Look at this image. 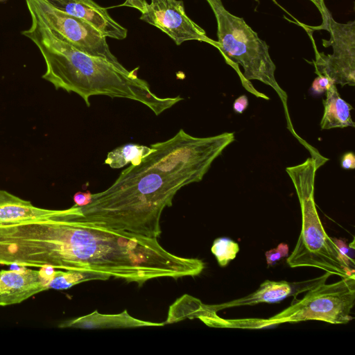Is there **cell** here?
I'll use <instances>...</instances> for the list:
<instances>
[{"mask_svg": "<svg viewBox=\"0 0 355 355\" xmlns=\"http://www.w3.org/2000/svg\"><path fill=\"white\" fill-rule=\"evenodd\" d=\"M234 141V132L196 137L180 129L140 164L130 165L107 189L92 193L85 206L71 207L69 218L158 239L160 218L182 187L202 180L213 162Z\"/></svg>", "mask_w": 355, "mask_h": 355, "instance_id": "6da1fadb", "label": "cell"}, {"mask_svg": "<svg viewBox=\"0 0 355 355\" xmlns=\"http://www.w3.org/2000/svg\"><path fill=\"white\" fill-rule=\"evenodd\" d=\"M31 18L28 29L21 34L38 48L46 64L42 78L55 89L74 92L89 107V97L105 95L143 103L155 115L182 101L180 96L162 98L155 95L148 83L137 76V67L128 70L119 62L86 54L64 40L27 6Z\"/></svg>", "mask_w": 355, "mask_h": 355, "instance_id": "7a4b0ae2", "label": "cell"}, {"mask_svg": "<svg viewBox=\"0 0 355 355\" xmlns=\"http://www.w3.org/2000/svg\"><path fill=\"white\" fill-rule=\"evenodd\" d=\"M327 160L316 151L302 163L286 168L302 213V230L286 261L291 268H317L342 278L354 274V265L341 254L325 232L314 200L315 173Z\"/></svg>", "mask_w": 355, "mask_h": 355, "instance_id": "3957f363", "label": "cell"}, {"mask_svg": "<svg viewBox=\"0 0 355 355\" xmlns=\"http://www.w3.org/2000/svg\"><path fill=\"white\" fill-rule=\"evenodd\" d=\"M217 23V49L227 63L239 75L243 87L258 98L268 100L256 90L250 80H259L271 87L282 101L291 131V123L287 108V94L275 79L276 66L269 54V46L249 26L243 18L235 16L223 6L221 0H206Z\"/></svg>", "mask_w": 355, "mask_h": 355, "instance_id": "277c9868", "label": "cell"}, {"mask_svg": "<svg viewBox=\"0 0 355 355\" xmlns=\"http://www.w3.org/2000/svg\"><path fill=\"white\" fill-rule=\"evenodd\" d=\"M355 300V275L342 277L333 284L322 283L306 291L299 300L268 319L250 318L251 329L275 327L283 323L319 320L347 324Z\"/></svg>", "mask_w": 355, "mask_h": 355, "instance_id": "5b68a950", "label": "cell"}, {"mask_svg": "<svg viewBox=\"0 0 355 355\" xmlns=\"http://www.w3.org/2000/svg\"><path fill=\"white\" fill-rule=\"evenodd\" d=\"M321 14L322 22L313 30H326L330 40H322L323 46H331L332 54L325 55L316 49L313 62L315 73L329 78L342 87L355 85V21L338 23L332 17L323 0H311Z\"/></svg>", "mask_w": 355, "mask_h": 355, "instance_id": "8992f818", "label": "cell"}, {"mask_svg": "<svg viewBox=\"0 0 355 355\" xmlns=\"http://www.w3.org/2000/svg\"><path fill=\"white\" fill-rule=\"evenodd\" d=\"M40 19L64 40L92 56L119 62L110 51L106 37L85 20L60 10L44 0H25Z\"/></svg>", "mask_w": 355, "mask_h": 355, "instance_id": "52a82bcc", "label": "cell"}, {"mask_svg": "<svg viewBox=\"0 0 355 355\" xmlns=\"http://www.w3.org/2000/svg\"><path fill=\"white\" fill-rule=\"evenodd\" d=\"M123 5L137 9L140 19L160 29L177 45L197 40L217 47V41L208 37L205 30L188 17L182 0H126Z\"/></svg>", "mask_w": 355, "mask_h": 355, "instance_id": "ba28073f", "label": "cell"}, {"mask_svg": "<svg viewBox=\"0 0 355 355\" xmlns=\"http://www.w3.org/2000/svg\"><path fill=\"white\" fill-rule=\"evenodd\" d=\"M330 275V273L325 272L319 277L297 282L266 280L254 292L245 297L222 304L207 306L209 310L217 313L218 311L232 307L263 302L275 303L291 296L296 297L300 293L306 292L320 284L325 283Z\"/></svg>", "mask_w": 355, "mask_h": 355, "instance_id": "9c48e42d", "label": "cell"}, {"mask_svg": "<svg viewBox=\"0 0 355 355\" xmlns=\"http://www.w3.org/2000/svg\"><path fill=\"white\" fill-rule=\"evenodd\" d=\"M47 290L48 282L40 270L21 266L0 270V306L20 304Z\"/></svg>", "mask_w": 355, "mask_h": 355, "instance_id": "30bf717a", "label": "cell"}, {"mask_svg": "<svg viewBox=\"0 0 355 355\" xmlns=\"http://www.w3.org/2000/svg\"><path fill=\"white\" fill-rule=\"evenodd\" d=\"M54 8L87 21L105 37L123 40L127 29L116 22L107 9L93 0H44Z\"/></svg>", "mask_w": 355, "mask_h": 355, "instance_id": "8fae6325", "label": "cell"}, {"mask_svg": "<svg viewBox=\"0 0 355 355\" xmlns=\"http://www.w3.org/2000/svg\"><path fill=\"white\" fill-rule=\"evenodd\" d=\"M67 212V209L36 207L28 200L0 189V225L55 218L64 216Z\"/></svg>", "mask_w": 355, "mask_h": 355, "instance_id": "7c38bea8", "label": "cell"}, {"mask_svg": "<svg viewBox=\"0 0 355 355\" xmlns=\"http://www.w3.org/2000/svg\"><path fill=\"white\" fill-rule=\"evenodd\" d=\"M165 322L141 320L131 316L127 311L116 314H101L97 311L73 318L59 324L60 328L106 329L133 328L140 327H162Z\"/></svg>", "mask_w": 355, "mask_h": 355, "instance_id": "4fadbf2b", "label": "cell"}, {"mask_svg": "<svg viewBox=\"0 0 355 355\" xmlns=\"http://www.w3.org/2000/svg\"><path fill=\"white\" fill-rule=\"evenodd\" d=\"M336 85L332 84L325 92L324 113L320 121L322 130L355 126L351 115L353 107L340 96Z\"/></svg>", "mask_w": 355, "mask_h": 355, "instance_id": "5bb4252c", "label": "cell"}, {"mask_svg": "<svg viewBox=\"0 0 355 355\" xmlns=\"http://www.w3.org/2000/svg\"><path fill=\"white\" fill-rule=\"evenodd\" d=\"M155 150L151 145L130 144L121 146L107 153L105 164L112 168H121L129 163L137 166Z\"/></svg>", "mask_w": 355, "mask_h": 355, "instance_id": "9a60e30c", "label": "cell"}, {"mask_svg": "<svg viewBox=\"0 0 355 355\" xmlns=\"http://www.w3.org/2000/svg\"><path fill=\"white\" fill-rule=\"evenodd\" d=\"M215 314L217 313L209 310L207 304H203L198 299L184 295L170 307L165 324L175 322L187 318L200 319Z\"/></svg>", "mask_w": 355, "mask_h": 355, "instance_id": "2e32d148", "label": "cell"}, {"mask_svg": "<svg viewBox=\"0 0 355 355\" xmlns=\"http://www.w3.org/2000/svg\"><path fill=\"white\" fill-rule=\"evenodd\" d=\"M110 277L109 275L95 272L55 270L48 282V288L55 290L68 289L82 282L91 280H107Z\"/></svg>", "mask_w": 355, "mask_h": 355, "instance_id": "e0dca14e", "label": "cell"}, {"mask_svg": "<svg viewBox=\"0 0 355 355\" xmlns=\"http://www.w3.org/2000/svg\"><path fill=\"white\" fill-rule=\"evenodd\" d=\"M211 251L218 265L225 267L230 261L235 259L239 252V245L229 238L221 237L214 240Z\"/></svg>", "mask_w": 355, "mask_h": 355, "instance_id": "ac0fdd59", "label": "cell"}, {"mask_svg": "<svg viewBox=\"0 0 355 355\" xmlns=\"http://www.w3.org/2000/svg\"><path fill=\"white\" fill-rule=\"evenodd\" d=\"M289 248L286 243H281L275 248L265 252L267 266L275 265L280 259L288 257Z\"/></svg>", "mask_w": 355, "mask_h": 355, "instance_id": "d6986e66", "label": "cell"}, {"mask_svg": "<svg viewBox=\"0 0 355 355\" xmlns=\"http://www.w3.org/2000/svg\"><path fill=\"white\" fill-rule=\"evenodd\" d=\"M332 84H335L329 78L318 75L313 80L311 91L315 96H319L325 93Z\"/></svg>", "mask_w": 355, "mask_h": 355, "instance_id": "ffe728a7", "label": "cell"}, {"mask_svg": "<svg viewBox=\"0 0 355 355\" xmlns=\"http://www.w3.org/2000/svg\"><path fill=\"white\" fill-rule=\"evenodd\" d=\"M341 254L351 263L354 265V239L347 245L341 239L331 238Z\"/></svg>", "mask_w": 355, "mask_h": 355, "instance_id": "44dd1931", "label": "cell"}, {"mask_svg": "<svg viewBox=\"0 0 355 355\" xmlns=\"http://www.w3.org/2000/svg\"><path fill=\"white\" fill-rule=\"evenodd\" d=\"M92 198V193L87 191L86 192L78 191L73 197L74 205L78 207H83L88 205Z\"/></svg>", "mask_w": 355, "mask_h": 355, "instance_id": "7402d4cb", "label": "cell"}, {"mask_svg": "<svg viewBox=\"0 0 355 355\" xmlns=\"http://www.w3.org/2000/svg\"><path fill=\"white\" fill-rule=\"evenodd\" d=\"M341 167L345 170H352L355 168V155L353 152L345 153L340 161Z\"/></svg>", "mask_w": 355, "mask_h": 355, "instance_id": "603a6c76", "label": "cell"}, {"mask_svg": "<svg viewBox=\"0 0 355 355\" xmlns=\"http://www.w3.org/2000/svg\"><path fill=\"white\" fill-rule=\"evenodd\" d=\"M249 104L246 95L239 96L233 103L234 111L237 114H242L248 107Z\"/></svg>", "mask_w": 355, "mask_h": 355, "instance_id": "cb8c5ba5", "label": "cell"}, {"mask_svg": "<svg viewBox=\"0 0 355 355\" xmlns=\"http://www.w3.org/2000/svg\"><path fill=\"white\" fill-rule=\"evenodd\" d=\"M254 1H256L259 2V1H258V0H254Z\"/></svg>", "mask_w": 355, "mask_h": 355, "instance_id": "d4e9b609", "label": "cell"}, {"mask_svg": "<svg viewBox=\"0 0 355 355\" xmlns=\"http://www.w3.org/2000/svg\"><path fill=\"white\" fill-rule=\"evenodd\" d=\"M0 1H2V0H0Z\"/></svg>", "mask_w": 355, "mask_h": 355, "instance_id": "484cf974", "label": "cell"}]
</instances>
